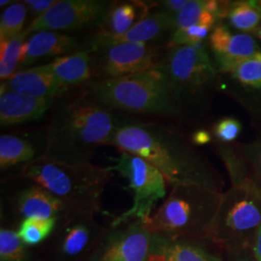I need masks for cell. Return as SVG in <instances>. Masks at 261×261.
Listing matches in <instances>:
<instances>
[{
  "mask_svg": "<svg viewBox=\"0 0 261 261\" xmlns=\"http://www.w3.org/2000/svg\"><path fill=\"white\" fill-rule=\"evenodd\" d=\"M1 88L34 98L56 99L68 90L58 82L48 64L20 71L1 83Z\"/></svg>",
  "mask_w": 261,
  "mask_h": 261,
  "instance_id": "obj_16",
  "label": "cell"
},
{
  "mask_svg": "<svg viewBox=\"0 0 261 261\" xmlns=\"http://www.w3.org/2000/svg\"><path fill=\"white\" fill-rule=\"evenodd\" d=\"M114 2L103 0H57L45 14L38 16L25 31H73L100 28Z\"/></svg>",
  "mask_w": 261,
  "mask_h": 261,
  "instance_id": "obj_12",
  "label": "cell"
},
{
  "mask_svg": "<svg viewBox=\"0 0 261 261\" xmlns=\"http://www.w3.org/2000/svg\"><path fill=\"white\" fill-rule=\"evenodd\" d=\"M28 11V6L23 1L10 4L4 10L0 20V43L17 37L24 31Z\"/></svg>",
  "mask_w": 261,
  "mask_h": 261,
  "instance_id": "obj_26",
  "label": "cell"
},
{
  "mask_svg": "<svg viewBox=\"0 0 261 261\" xmlns=\"http://www.w3.org/2000/svg\"><path fill=\"white\" fill-rule=\"evenodd\" d=\"M85 94L108 110L134 114L175 116L182 103L157 68L85 84Z\"/></svg>",
  "mask_w": 261,
  "mask_h": 261,
  "instance_id": "obj_4",
  "label": "cell"
},
{
  "mask_svg": "<svg viewBox=\"0 0 261 261\" xmlns=\"http://www.w3.org/2000/svg\"><path fill=\"white\" fill-rule=\"evenodd\" d=\"M109 144L144 159L172 186L199 184L219 190L208 163L180 133L167 125L118 115Z\"/></svg>",
  "mask_w": 261,
  "mask_h": 261,
  "instance_id": "obj_1",
  "label": "cell"
},
{
  "mask_svg": "<svg viewBox=\"0 0 261 261\" xmlns=\"http://www.w3.org/2000/svg\"><path fill=\"white\" fill-rule=\"evenodd\" d=\"M113 161L115 164L110 168L128 180L133 194V203L111 224L118 225L132 221L146 224L159 200L167 196L166 178L147 161L130 153L120 152V155Z\"/></svg>",
  "mask_w": 261,
  "mask_h": 261,
  "instance_id": "obj_7",
  "label": "cell"
},
{
  "mask_svg": "<svg viewBox=\"0 0 261 261\" xmlns=\"http://www.w3.org/2000/svg\"><path fill=\"white\" fill-rule=\"evenodd\" d=\"M233 261H252L250 259V257L248 256V255H242V254H240L237 258L235 257L234 258Z\"/></svg>",
  "mask_w": 261,
  "mask_h": 261,
  "instance_id": "obj_36",
  "label": "cell"
},
{
  "mask_svg": "<svg viewBox=\"0 0 261 261\" xmlns=\"http://www.w3.org/2000/svg\"><path fill=\"white\" fill-rule=\"evenodd\" d=\"M28 36V33L24 29L19 36L0 43V77L2 82L16 74V70L20 64L22 47Z\"/></svg>",
  "mask_w": 261,
  "mask_h": 261,
  "instance_id": "obj_27",
  "label": "cell"
},
{
  "mask_svg": "<svg viewBox=\"0 0 261 261\" xmlns=\"http://www.w3.org/2000/svg\"><path fill=\"white\" fill-rule=\"evenodd\" d=\"M218 19V16L213 12L206 10L196 24L171 33L168 46L171 47L183 45L201 44L203 39L207 37L211 28L214 27Z\"/></svg>",
  "mask_w": 261,
  "mask_h": 261,
  "instance_id": "obj_25",
  "label": "cell"
},
{
  "mask_svg": "<svg viewBox=\"0 0 261 261\" xmlns=\"http://www.w3.org/2000/svg\"><path fill=\"white\" fill-rule=\"evenodd\" d=\"M9 200L14 215L13 227L16 229L23 220L28 218H55L59 221L66 215L70 214L57 197L32 181L28 186L16 192Z\"/></svg>",
  "mask_w": 261,
  "mask_h": 261,
  "instance_id": "obj_13",
  "label": "cell"
},
{
  "mask_svg": "<svg viewBox=\"0 0 261 261\" xmlns=\"http://www.w3.org/2000/svg\"><path fill=\"white\" fill-rule=\"evenodd\" d=\"M254 34L256 35V37L259 38L261 40V24L254 30Z\"/></svg>",
  "mask_w": 261,
  "mask_h": 261,
  "instance_id": "obj_37",
  "label": "cell"
},
{
  "mask_svg": "<svg viewBox=\"0 0 261 261\" xmlns=\"http://www.w3.org/2000/svg\"><path fill=\"white\" fill-rule=\"evenodd\" d=\"M153 240L154 234L143 222L110 224L84 261H148Z\"/></svg>",
  "mask_w": 261,
  "mask_h": 261,
  "instance_id": "obj_10",
  "label": "cell"
},
{
  "mask_svg": "<svg viewBox=\"0 0 261 261\" xmlns=\"http://www.w3.org/2000/svg\"><path fill=\"white\" fill-rule=\"evenodd\" d=\"M48 66L58 82L67 89L87 84L94 77L93 56L90 50L59 56Z\"/></svg>",
  "mask_w": 261,
  "mask_h": 261,
  "instance_id": "obj_20",
  "label": "cell"
},
{
  "mask_svg": "<svg viewBox=\"0 0 261 261\" xmlns=\"http://www.w3.org/2000/svg\"><path fill=\"white\" fill-rule=\"evenodd\" d=\"M252 3L254 4V6H255L257 9L261 11V1H252Z\"/></svg>",
  "mask_w": 261,
  "mask_h": 261,
  "instance_id": "obj_39",
  "label": "cell"
},
{
  "mask_svg": "<svg viewBox=\"0 0 261 261\" xmlns=\"http://www.w3.org/2000/svg\"><path fill=\"white\" fill-rule=\"evenodd\" d=\"M56 100L29 97L1 88L0 124L11 126L38 120L55 105Z\"/></svg>",
  "mask_w": 261,
  "mask_h": 261,
  "instance_id": "obj_18",
  "label": "cell"
},
{
  "mask_svg": "<svg viewBox=\"0 0 261 261\" xmlns=\"http://www.w3.org/2000/svg\"><path fill=\"white\" fill-rule=\"evenodd\" d=\"M57 219L28 218L19 224L17 232L20 240L29 248H36L47 241L54 233Z\"/></svg>",
  "mask_w": 261,
  "mask_h": 261,
  "instance_id": "obj_24",
  "label": "cell"
},
{
  "mask_svg": "<svg viewBox=\"0 0 261 261\" xmlns=\"http://www.w3.org/2000/svg\"><path fill=\"white\" fill-rule=\"evenodd\" d=\"M113 175L110 167L92 163L66 165L40 156L23 166L19 177L45 188L69 213L96 215L101 210L103 191Z\"/></svg>",
  "mask_w": 261,
  "mask_h": 261,
  "instance_id": "obj_3",
  "label": "cell"
},
{
  "mask_svg": "<svg viewBox=\"0 0 261 261\" xmlns=\"http://www.w3.org/2000/svg\"><path fill=\"white\" fill-rule=\"evenodd\" d=\"M209 42L220 70L226 73H231L236 66L257 53L256 42L251 35H232L224 24L214 28Z\"/></svg>",
  "mask_w": 261,
  "mask_h": 261,
  "instance_id": "obj_14",
  "label": "cell"
},
{
  "mask_svg": "<svg viewBox=\"0 0 261 261\" xmlns=\"http://www.w3.org/2000/svg\"><path fill=\"white\" fill-rule=\"evenodd\" d=\"M253 166H254V168H255V170H256L257 176L260 179L261 181V146L258 151H255V152H254V156H253Z\"/></svg>",
  "mask_w": 261,
  "mask_h": 261,
  "instance_id": "obj_35",
  "label": "cell"
},
{
  "mask_svg": "<svg viewBox=\"0 0 261 261\" xmlns=\"http://www.w3.org/2000/svg\"><path fill=\"white\" fill-rule=\"evenodd\" d=\"M223 194L199 184L172 186L146 226L153 233L173 238L210 240Z\"/></svg>",
  "mask_w": 261,
  "mask_h": 261,
  "instance_id": "obj_5",
  "label": "cell"
},
{
  "mask_svg": "<svg viewBox=\"0 0 261 261\" xmlns=\"http://www.w3.org/2000/svg\"><path fill=\"white\" fill-rule=\"evenodd\" d=\"M227 18L234 28L242 31H254L260 25L261 11L252 1L229 4Z\"/></svg>",
  "mask_w": 261,
  "mask_h": 261,
  "instance_id": "obj_28",
  "label": "cell"
},
{
  "mask_svg": "<svg viewBox=\"0 0 261 261\" xmlns=\"http://www.w3.org/2000/svg\"><path fill=\"white\" fill-rule=\"evenodd\" d=\"M79 44L75 38L56 31H40L25 41L20 65H30L40 59L74 54Z\"/></svg>",
  "mask_w": 261,
  "mask_h": 261,
  "instance_id": "obj_19",
  "label": "cell"
},
{
  "mask_svg": "<svg viewBox=\"0 0 261 261\" xmlns=\"http://www.w3.org/2000/svg\"><path fill=\"white\" fill-rule=\"evenodd\" d=\"M173 16L163 11L150 13L145 19L120 36L100 37L95 35L89 41L90 51L124 43H151L168 31L173 32Z\"/></svg>",
  "mask_w": 261,
  "mask_h": 261,
  "instance_id": "obj_17",
  "label": "cell"
},
{
  "mask_svg": "<svg viewBox=\"0 0 261 261\" xmlns=\"http://www.w3.org/2000/svg\"><path fill=\"white\" fill-rule=\"evenodd\" d=\"M192 140L195 144L203 145V144H207L210 142L211 135L206 130H197L194 134Z\"/></svg>",
  "mask_w": 261,
  "mask_h": 261,
  "instance_id": "obj_33",
  "label": "cell"
},
{
  "mask_svg": "<svg viewBox=\"0 0 261 261\" xmlns=\"http://www.w3.org/2000/svg\"><path fill=\"white\" fill-rule=\"evenodd\" d=\"M93 53L94 81L115 79L157 69L163 57L153 43H124Z\"/></svg>",
  "mask_w": 261,
  "mask_h": 261,
  "instance_id": "obj_11",
  "label": "cell"
},
{
  "mask_svg": "<svg viewBox=\"0 0 261 261\" xmlns=\"http://www.w3.org/2000/svg\"><path fill=\"white\" fill-rule=\"evenodd\" d=\"M261 226V187L249 178L233 180L223 198L210 241L232 253L252 247Z\"/></svg>",
  "mask_w": 261,
  "mask_h": 261,
  "instance_id": "obj_6",
  "label": "cell"
},
{
  "mask_svg": "<svg viewBox=\"0 0 261 261\" xmlns=\"http://www.w3.org/2000/svg\"><path fill=\"white\" fill-rule=\"evenodd\" d=\"M189 3V0H167L161 1L159 4L163 6V12H166L170 15H176L181 10L186 7Z\"/></svg>",
  "mask_w": 261,
  "mask_h": 261,
  "instance_id": "obj_32",
  "label": "cell"
},
{
  "mask_svg": "<svg viewBox=\"0 0 261 261\" xmlns=\"http://www.w3.org/2000/svg\"><path fill=\"white\" fill-rule=\"evenodd\" d=\"M149 14V6L141 1L113 3L96 36H120L145 19Z\"/></svg>",
  "mask_w": 261,
  "mask_h": 261,
  "instance_id": "obj_21",
  "label": "cell"
},
{
  "mask_svg": "<svg viewBox=\"0 0 261 261\" xmlns=\"http://www.w3.org/2000/svg\"><path fill=\"white\" fill-rule=\"evenodd\" d=\"M117 116L86 94L55 103L43 157L66 165L91 163L95 150L109 144Z\"/></svg>",
  "mask_w": 261,
  "mask_h": 261,
  "instance_id": "obj_2",
  "label": "cell"
},
{
  "mask_svg": "<svg viewBox=\"0 0 261 261\" xmlns=\"http://www.w3.org/2000/svg\"><path fill=\"white\" fill-rule=\"evenodd\" d=\"M241 130V124L233 118H224L215 127V135L218 139L228 142L235 140Z\"/></svg>",
  "mask_w": 261,
  "mask_h": 261,
  "instance_id": "obj_30",
  "label": "cell"
},
{
  "mask_svg": "<svg viewBox=\"0 0 261 261\" xmlns=\"http://www.w3.org/2000/svg\"><path fill=\"white\" fill-rule=\"evenodd\" d=\"M57 0H25L23 1L28 8L39 16L45 14L56 3Z\"/></svg>",
  "mask_w": 261,
  "mask_h": 261,
  "instance_id": "obj_31",
  "label": "cell"
},
{
  "mask_svg": "<svg viewBox=\"0 0 261 261\" xmlns=\"http://www.w3.org/2000/svg\"><path fill=\"white\" fill-rule=\"evenodd\" d=\"M33 145L19 137L13 135H2L0 137V168H7L19 164L27 165L35 157Z\"/></svg>",
  "mask_w": 261,
  "mask_h": 261,
  "instance_id": "obj_22",
  "label": "cell"
},
{
  "mask_svg": "<svg viewBox=\"0 0 261 261\" xmlns=\"http://www.w3.org/2000/svg\"><path fill=\"white\" fill-rule=\"evenodd\" d=\"M153 234V247L148 261H223L206 245L210 240Z\"/></svg>",
  "mask_w": 261,
  "mask_h": 261,
  "instance_id": "obj_15",
  "label": "cell"
},
{
  "mask_svg": "<svg viewBox=\"0 0 261 261\" xmlns=\"http://www.w3.org/2000/svg\"><path fill=\"white\" fill-rule=\"evenodd\" d=\"M252 252L255 261H261V226L257 230L254 242L252 245Z\"/></svg>",
  "mask_w": 261,
  "mask_h": 261,
  "instance_id": "obj_34",
  "label": "cell"
},
{
  "mask_svg": "<svg viewBox=\"0 0 261 261\" xmlns=\"http://www.w3.org/2000/svg\"><path fill=\"white\" fill-rule=\"evenodd\" d=\"M159 69L180 102L205 92L216 77L214 64L201 44L169 47Z\"/></svg>",
  "mask_w": 261,
  "mask_h": 261,
  "instance_id": "obj_8",
  "label": "cell"
},
{
  "mask_svg": "<svg viewBox=\"0 0 261 261\" xmlns=\"http://www.w3.org/2000/svg\"><path fill=\"white\" fill-rule=\"evenodd\" d=\"M105 229L95 215L70 213L57 222L47 241L34 249L44 261H84Z\"/></svg>",
  "mask_w": 261,
  "mask_h": 261,
  "instance_id": "obj_9",
  "label": "cell"
},
{
  "mask_svg": "<svg viewBox=\"0 0 261 261\" xmlns=\"http://www.w3.org/2000/svg\"><path fill=\"white\" fill-rule=\"evenodd\" d=\"M8 3H13L11 0H1L0 1V5H1V7H3V6H5V5H7Z\"/></svg>",
  "mask_w": 261,
  "mask_h": 261,
  "instance_id": "obj_38",
  "label": "cell"
},
{
  "mask_svg": "<svg viewBox=\"0 0 261 261\" xmlns=\"http://www.w3.org/2000/svg\"><path fill=\"white\" fill-rule=\"evenodd\" d=\"M231 74L241 84L261 88V53L243 61L231 71Z\"/></svg>",
  "mask_w": 261,
  "mask_h": 261,
  "instance_id": "obj_29",
  "label": "cell"
},
{
  "mask_svg": "<svg viewBox=\"0 0 261 261\" xmlns=\"http://www.w3.org/2000/svg\"><path fill=\"white\" fill-rule=\"evenodd\" d=\"M0 261L44 260L34 248H29L22 243L16 228L1 225Z\"/></svg>",
  "mask_w": 261,
  "mask_h": 261,
  "instance_id": "obj_23",
  "label": "cell"
}]
</instances>
